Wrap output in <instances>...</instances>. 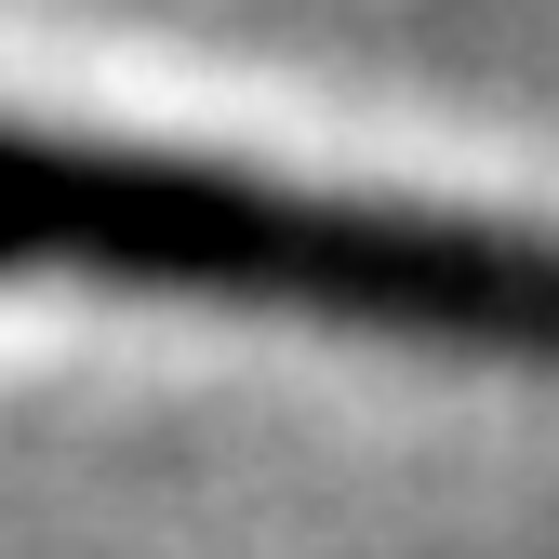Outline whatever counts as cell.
<instances>
[{
  "mask_svg": "<svg viewBox=\"0 0 559 559\" xmlns=\"http://www.w3.org/2000/svg\"><path fill=\"white\" fill-rule=\"evenodd\" d=\"M0 280H107V294L187 307H294L413 346H493L559 373V240L413 214V200H320L160 147H81V133L0 120Z\"/></svg>",
  "mask_w": 559,
  "mask_h": 559,
  "instance_id": "obj_1",
  "label": "cell"
}]
</instances>
